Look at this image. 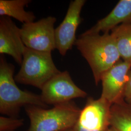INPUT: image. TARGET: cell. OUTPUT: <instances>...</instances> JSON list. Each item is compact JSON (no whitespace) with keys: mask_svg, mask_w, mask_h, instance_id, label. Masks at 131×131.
<instances>
[{"mask_svg":"<svg viewBox=\"0 0 131 131\" xmlns=\"http://www.w3.org/2000/svg\"><path fill=\"white\" fill-rule=\"evenodd\" d=\"M131 24V0H120L106 16L83 33L94 35L110 33L122 24Z\"/></svg>","mask_w":131,"mask_h":131,"instance_id":"8fae6325","label":"cell"},{"mask_svg":"<svg viewBox=\"0 0 131 131\" xmlns=\"http://www.w3.org/2000/svg\"><path fill=\"white\" fill-rule=\"evenodd\" d=\"M25 110L30 122L27 131H63L74 127L81 109L71 101L49 109L27 105Z\"/></svg>","mask_w":131,"mask_h":131,"instance_id":"7a4b0ae2","label":"cell"},{"mask_svg":"<svg viewBox=\"0 0 131 131\" xmlns=\"http://www.w3.org/2000/svg\"><path fill=\"white\" fill-rule=\"evenodd\" d=\"M24 119L15 117H0V131H14L24 125Z\"/></svg>","mask_w":131,"mask_h":131,"instance_id":"9a60e30c","label":"cell"},{"mask_svg":"<svg viewBox=\"0 0 131 131\" xmlns=\"http://www.w3.org/2000/svg\"><path fill=\"white\" fill-rule=\"evenodd\" d=\"M74 131V129L73 128V129H68V130H65V131Z\"/></svg>","mask_w":131,"mask_h":131,"instance_id":"ac0fdd59","label":"cell"},{"mask_svg":"<svg viewBox=\"0 0 131 131\" xmlns=\"http://www.w3.org/2000/svg\"><path fill=\"white\" fill-rule=\"evenodd\" d=\"M14 66L3 56L0 59V112L14 117L23 106L35 105L43 108L47 105L40 95L22 90L14 78Z\"/></svg>","mask_w":131,"mask_h":131,"instance_id":"3957f363","label":"cell"},{"mask_svg":"<svg viewBox=\"0 0 131 131\" xmlns=\"http://www.w3.org/2000/svg\"><path fill=\"white\" fill-rule=\"evenodd\" d=\"M124 101L127 103L131 104V70L128 76V79L124 93Z\"/></svg>","mask_w":131,"mask_h":131,"instance_id":"2e32d148","label":"cell"},{"mask_svg":"<svg viewBox=\"0 0 131 131\" xmlns=\"http://www.w3.org/2000/svg\"><path fill=\"white\" fill-rule=\"evenodd\" d=\"M56 19L49 16L37 21L23 24L20 28L25 47L40 52H52L56 49L54 24Z\"/></svg>","mask_w":131,"mask_h":131,"instance_id":"5b68a950","label":"cell"},{"mask_svg":"<svg viewBox=\"0 0 131 131\" xmlns=\"http://www.w3.org/2000/svg\"><path fill=\"white\" fill-rule=\"evenodd\" d=\"M122 60L131 63V24H122L110 32Z\"/></svg>","mask_w":131,"mask_h":131,"instance_id":"5bb4252c","label":"cell"},{"mask_svg":"<svg viewBox=\"0 0 131 131\" xmlns=\"http://www.w3.org/2000/svg\"><path fill=\"white\" fill-rule=\"evenodd\" d=\"M60 71L55 65L51 52H40L25 47L21 68L15 81L40 89Z\"/></svg>","mask_w":131,"mask_h":131,"instance_id":"277c9868","label":"cell"},{"mask_svg":"<svg viewBox=\"0 0 131 131\" xmlns=\"http://www.w3.org/2000/svg\"><path fill=\"white\" fill-rule=\"evenodd\" d=\"M30 0H0V15L12 17L23 24L34 22L36 17L32 12H27L24 7L31 3Z\"/></svg>","mask_w":131,"mask_h":131,"instance_id":"7c38bea8","label":"cell"},{"mask_svg":"<svg viewBox=\"0 0 131 131\" xmlns=\"http://www.w3.org/2000/svg\"><path fill=\"white\" fill-rule=\"evenodd\" d=\"M116 131L115 130H114L113 128H111V127H109L108 129L107 130V131Z\"/></svg>","mask_w":131,"mask_h":131,"instance_id":"e0dca14e","label":"cell"},{"mask_svg":"<svg viewBox=\"0 0 131 131\" xmlns=\"http://www.w3.org/2000/svg\"><path fill=\"white\" fill-rule=\"evenodd\" d=\"M25 46L23 41L19 28L7 17L0 19V53L12 56L18 64L23 59Z\"/></svg>","mask_w":131,"mask_h":131,"instance_id":"30bf717a","label":"cell"},{"mask_svg":"<svg viewBox=\"0 0 131 131\" xmlns=\"http://www.w3.org/2000/svg\"><path fill=\"white\" fill-rule=\"evenodd\" d=\"M131 70V63L121 59L102 75L101 97L112 105L124 101V93Z\"/></svg>","mask_w":131,"mask_h":131,"instance_id":"ba28073f","label":"cell"},{"mask_svg":"<svg viewBox=\"0 0 131 131\" xmlns=\"http://www.w3.org/2000/svg\"><path fill=\"white\" fill-rule=\"evenodd\" d=\"M40 96L44 103L54 106L85 98L87 93L77 86L67 71L60 72L44 85Z\"/></svg>","mask_w":131,"mask_h":131,"instance_id":"8992f818","label":"cell"},{"mask_svg":"<svg viewBox=\"0 0 131 131\" xmlns=\"http://www.w3.org/2000/svg\"><path fill=\"white\" fill-rule=\"evenodd\" d=\"M75 45L92 70L96 85L102 75L122 59L111 34L84 35L77 38Z\"/></svg>","mask_w":131,"mask_h":131,"instance_id":"6da1fadb","label":"cell"},{"mask_svg":"<svg viewBox=\"0 0 131 131\" xmlns=\"http://www.w3.org/2000/svg\"><path fill=\"white\" fill-rule=\"evenodd\" d=\"M111 106L102 97L98 99L89 97L81 111L74 131H107L110 127Z\"/></svg>","mask_w":131,"mask_h":131,"instance_id":"52a82bcc","label":"cell"},{"mask_svg":"<svg viewBox=\"0 0 131 131\" xmlns=\"http://www.w3.org/2000/svg\"></svg>","mask_w":131,"mask_h":131,"instance_id":"d6986e66","label":"cell"},{"mask_svg":"<svg viewBox=\"0 0 131 131\" xmlns=\"http://www.w3.org/2000/svg\"><path fill=\"white\" fill-rule=\"evenodd\" d=\"M85 2V0L71 1L63 20L55 29L56 49L62 56H65L75 45L76 33L81 22L80 15Z\"/></svg>","mask_w":131,"mask_h":131,"instance_id":"9c48e42d","label":"cell"},{"mask_svg":"<svg viewBox=\"0 0 131 131\" xmlns=\"http://www.w3.org/2000/svg\"><path fill=\"white\" fill-rule=\"evenodd\" d=\"M110 127L117 131H131V104L124 101L112 105Z\"/></svg>","mask_w":131,"mask_h":131,"instance_id":"4fadbf2b","label":"cell"}]
</instances>
